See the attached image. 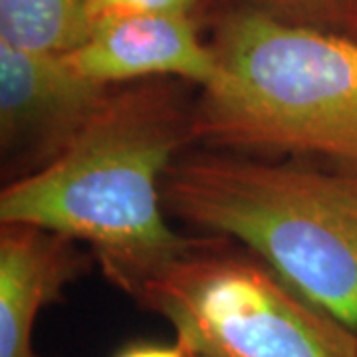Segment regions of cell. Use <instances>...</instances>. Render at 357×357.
Instances as JSON below:
<instances>
[{
    "instance_id": "obj_1",
    "label": "cell",
    "mask_w": 357,
    "mask_h": 357,
    "mask_svg": "<svg viewBox=\"0 0 357 357\" xmlns=\"http://www.w3.org/2000/svg\"><path fill=\"white\" fill-rule=\"evenodd\" d=\"M192 139V105L177 89L143 84L112 91L52 163L0 192V222L88 243L103 272L133 296L199 238L167 225L163 177Z\"/></svg>"
},
{
    "instance_id": "obj_2",
    "label": "cell",
    "mask_w": 357,
    "mask_h": 357,
    "mask_svg": "<svg viewBox=\"0 0 357 357\" xmlns=\"http://www.w3.org/2000/svg\"><path fill=\"white\" fill-rule=\"evenodd\" d=\"M211 46L218 72L192 105V139L357 173V40L246 4L220 18Z\"/></svg>"
},
{
    "instance_id": "obj_3",
    "label": "cell",
    "mask_w": 357,
    "mask_h": 357,
    "mask_svg": "<svg viewBox=\"0 0 357 357\" xmlns=\"http://www.w3.org/2000/svg\"><path fill=\"white\" fill-rule=\"evenodd\" d=\"M161 191L175 217L244 244L357 332V173L204 153L178 157Z\"/></svg>"
},
{
    "instance_id": "obj_4",
    "label": "cell",
    "mask_w": 357,
    "mask_h": 357,
    "mask_svg": "<svg viewBox=\"0 0 357 357\" xmlns=\"http://www.w3.org/2000/svg\"><path fill=\"white\" fill-rule=\"evenodd\" d=\"M199 238L131 296L197 357H357V332L312 304L260 258Z\"/></svg>"
},
{
    "instance_id": "obj_5",
    "label": "cell",
    "mask_w": 357,
    "mask_h": 357,
    "mask_svg": "<svg viewBox=\"0 0 357 357\" xmlns=\"http://www.w3.org/2000/svg\"><path fill=\"white\" fill-rule=\"evenodd\" d=\"M112 89L77 72L66 54L0 42V151L24 177L52 163L107 102Z\"/></svg>"
},
{
    "instance_id": "obj_6",
    "label": "cell",
    "mask_w": 357,
    "mask_h": 357,
    "mask_svg": "<svg viewBox=\"0 0 357 357\" xmlns=\"http://www.w3.org/2000/svg\"><path fill=\"white\" fill-rule=\"evenodd\" d=\"M66 56L77 72L103 86L175 76L203 89L218 72L217 54L199 38L191 14L103 18Z\"/></svg>"
},
{
    "instance_id": "obj_7",
    "label": "cell",
    "mask_w": 357,
    "mask_h": 357,
    "mask_svg": "<svg viewBox=\"0 0 357 357\" xmlns=\"http://www.w3.org/2000/svg\"><path fill=\"white\" fill-rule=\"evenodd\" d=\"M74 243L50 230L2 225L0 357H42L32 342L38 314L88 266Z\"/></svg>"
},
{
    "instance_id": "obj_8",
    "label": "cell",
    "mask_w": 357,
    "mask_h": 357,
    "mask_svg": "<svg viewBox=\"0 0 357 357\" xmlns=\"http://www.w3.org/2000/svg\"><path fill=\"white\" fill-rule=\"evenodd\" d=\"M91 28L89 0H0V42L14 48L68 54Z\"/></svg>"
},
{
    "instance_id": "obj_9",
    "label": "cell",
    "mask_w": 357,
    "mask_h": 357,
    "mask_svg": "<svg viewBox=\"0 0 357 357\" xmlns=\"http://www.w3.org/2000/svg\"><path fill=\"white\" fill-rule=\"evenodd\" d=\"M246 4L296 24L347 36L357 32V0H246Z\"/></svg>"
},
{
    "instance_id": "obj_10",
    "label": "cell",
    "mask_w": 357,
    "mask_h": 357,
    "mask_svg": "<svg viewBox=\"0 0 357 357\" xmlns=\"http://www.w3.org/2000/svg\"><path fill=\"white\" fill-rule=\"evenodd\" d=\"M197 0H89L93 24L103 18L135 14H191Z\"/></svg>"
},
{
    "instance_id": "obj_11",
    "label": "cell",
    "mask_w": 357,
    "mask_h": 357,
    "mask_svg": "<svg viewBox=\"0 0 357 357\" xmlns=\"http://www.w3.org/2000/svg\"><path fill=\"white\" fill-rule=\"evenodd\" d=\"M114 357H192L187 345L175 340V344H157V342H135L121 347Z\"/></svg>"
},
{
    "instance_id": "obj_12",
    "label": "cell",
    "mask_w": 357,
    "mask_h": 357,
    "mask_svg": "<svg viewBox=\"0 0 357 357\" xmlns=\"http://www.w3.org/2000/svg\"><path fill=\"white\" fill-rule=\"evenodd\" d=\"M192 357H197V356H192Z\"/></svg>"
}]
</instances>
